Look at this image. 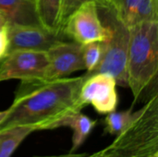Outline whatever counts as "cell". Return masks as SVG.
Masks as SVG:
<instances>
[{
	"label": "cell",
	"mask_w": 158,
	"mask_h": 157,
	"mask_svg": "<svg viewBox=\"0 0 158 157\" xmlns=\"http://www.w3.org/2000/svg\"><path fill=\"white\" fill-rule=\"evenodd\" d=\"M84 75L53 81H23L18 87L6 118L0 130L14 126H30L38 130L47 128L65 115L81 111L80 89Z\"/></svg>",
	"instance_id": "obj_1"
},
{
	"label": "cell",
	"mask_w": 158,
	"mask_h": 157,
	"mask_svg": "<svg viewBox=\"0 0 158 157\" xmlns=\"http://www.w3.org/2000/svg\"><path fill=\"white\" fill-rule=\"evenodd\" d=\"M158 71V21H143L130 27L127 81L134 102L156 79Z\"/></svg>",
	"instance_id": "obj_2"
},
{
	"label": "cell",
	"mask_w": 158,
	"mask_h": 157,
	"mask_svg": "<svg viewBox=\"0 0 158 157\" xmlns=\"http://www.w3.org/2000/svg\"><path fill=\"white\" fill-rule=\"evenodd\" d=\"M105 157H149L158 152V95L134 112L127 127L104 149Z\"/></svg>",
	"instance_id": "obj_3"
},
{
	"label": "cell",
	"mask_w": 158,
	"mask_h": 157,
	"mask_svg": "<svg viewBox=\"0 0 158 157\" xmlns=\"http://www.w3.org/2000/svg\"><path fill=\"white\" fill-rule=\"evenodd\" d=\"M100 19L103 23L108 25L112 34L105 43V51L101 62L97 68L86 76L105 73L111 75L117 81V85L128 87L127 81V57L130 44V27L117 16L114 8L107 0L97 4Z\"/></svg>",
	"instance_id": "obj_4"
},
{
	"label": "cell",
	"mask_w": 158,
	"mask_h": 157,
	"mask_svg": "<svg viewBox=\"0 0 158 157\" xmlns=\"http://www.w3.org/2000/svg\"><path fill=\"white\" fill-rule=\"evenodd\" d=\"M62 32L81 45L94 42L106 43L112 34L110 27L100 19L95 1H87L78 6L65 19Z\"/></svg>",
	"instance_id": "obj_5"
},
{
	"label": "cell",
	"mask_w": 158,
	"mask_h": 157,
	"mask_svg": "<svg viewBox=\"0 0 158 157\" xmlns=\"http://www.w3.org/2000/svg\"><path fill=\"white\" fill-rule=\"evenodd\" d=\"M48 64L45 51L15 50L0 61V81L43 80Z\"/></svg>",
	"instance_id": "obj_6"
},
{
	"label": "cell",
	"mask_w": 158,
	"mask_h": 157,
	"mask_svg": "<svg viewBox=\"0 0 158 157\" xmlns=\"http://www.w3.org/2000/svg\"><path fill=\"white\" fill-rule=\"evenodd\" d=\"M79 104L81 108L91 105L101 115L116 111L118 105L116 80L105 73L84 75L79 93Z\"/></svg>",
	"instance_id": "obj_7"
},
{
	"label": "cell",
	"mask_w": 158,
	"mask_h": 157,
	"mask_svg": "<svg viewBox=\"0 0 158 157\" xmlns=\"http://www.w3.org/2000/svg\"><path fill=\"white\" fill-rule=\"evenodd\" d=\"M82 47L83 45L74 41L69 43L61 41L49 48L46 51L48 64L43 80H57L84 69Z\"/></svg>",
	"instance_id": "obj_8"
},
{
	"label": "cell",
	"mask_w": 158,
	"mask_h": 157,
	"mask_svg": "<svg viewBox=\"0 0 158 157\" xmlns=\"http://www.w3.org/2000/svg\"><path fill=\"white\" fill-rule=\"evenodd\" d=\"M9 49L15 50L47 51L62 40L59 36L46 30L43 26L34 25H8Z\"/></svg>",
	"instance_id": "obj_9"
},
{
	"label": "cell",
	"mask_w": 158,
	"mask_h": 157,
	"mask_svg": "<svg viewBox=\"0 0 158 157\" xmlns=\"http://www.w3.org/2000/svg\"><path fill=\"white\" fill-rule=\"evenodd\" d=\"M97 120H94L88 116L81 113V111L78 112H71L58 120L52 123L48 128L47 130H56L62 127H68L72 130V145L69 153L77 152L81 146L87 140L89 135L94 130V127L96 126Z\"/></svg>",
	"instance_id": "obj_10"
},
{
	"label": "cell",
	"mask_w": 158,
	"mask_h": 157,
	"mask_svg": "<svg viewBox=\"0 0 158 157\" xmlns=\"http://www.w3.org/2000/svg\"><path fill=\"white\" fill-rule=\"evenodd\" d=\"M0 14L7 25L42 26L33 0H0Z\"/></svg>",
	"instance_id": "obj_11"
},
{
	"label": "cell",
	"mask_w": 158,
	"mask_h": 157,
	"mask_svg": "<svg viewBox=\"0 0 158 157\" xmlns=\"http://www.w3.org/2000/svg\"><path fill=\"white\" fill-rule=\"evenodd\" d=\"M41 25L59 36L62 33L63 0H33Z\"/></svg>",
	"instance_id": "obj_12"
},
{
	"label": "cell",
	"mask_w": 158,
	"mask_h": 157,
	"mask_svg": "<svg viewBox=\"0 0 158 157\" xmlns=\"http://www.w3.org/2000/svg\"><path fill=\"white\" fill-rule=\"evenodd\" d=\"M36 131L30 126H14L0 130V157H11L22 142Z\"/></svg>",
	"instance_id": "obj_13"
},
{
	"label": "cell",
	"mask_w": 158,
	"mask_h": 157,
	"mask_svg": "<svg viewBox=\"0 0 158 157\" xmlns=\"http://www.w3.org/2000/svg\"><path fill=\"white\" fill-rule=\"evenodd\" d=\"M134 115L132 106L124 111H114L106 115L104 119L105 132L110 135L117 136L131 122Z\"/></svg>",
	"instance_id": "obj_14"
},
{
	"label": "cell",
	"mask_w": 158,
	"mask_h": 157,
	"mask_svg": "<svg viewBox=\"0 0 158 157\" xmlns=\"http://www.w3.org/2000/svg\"><path fill=\"white\" fill-rule=\"evenodd\" d=\"M105 51V43L94 42L84 44L82 47V57L86 74L93 72L102 60Z\"/></svg>",
	"instance_id": "obj_15"
},
{
	"label": "cell",
	"mask_w": 158,
	"mask_h": 157,
	"mask_svg": "<svg viewBox=\"0 0 158 157\" xmlns=\"http://www.w3.org/2000/svg\"><path fill=\"white\" fill-rule=\"evenodd\" d=\"M107 1L114 8L119 19H121L129 27L133 25L140 0H107Z\"/></svg>",
	"instance_id": "obj_16"
},
{
	"label": "cell",
	"mask_w": 158,
	"mask_h": 157,
	"mask_svg": "<svg viewBox=\"0 0 158 157\" xmlns=\"http://www.w3.org/2000/svg\"><path fill=\"white\" fill-rule=\"evenodd\" d=\"M143 21H158V0H140L133 25Z\"/></svg>",
	"instance_id": "obj_17"
},
{
	"label": "cell",
	"mask_w": 158,
	"mask_h": 157,
	"mask_svg": "<svg viewBox=\"0 0 158 157\" xmlns=\"http://www.w3.org/2000/svg\"><path fill=\"white\" fill-rule=\"evenodd\" d=\"M87 1H95L97 4L102 3L106 0H63V7H62V26L65 19L82 3Z\"/></svg>",
	"instance_id": "obj_18"
},
{
	"label": "cell",
	"mask_w": 158,
	"mask_h": 157,
	"mask_svg": "<svg viewBox=\"0 0 158 157\" xmlns=\"http://www.w3.org/2000/svg\"><path fill=\"white\" fill-rule=\"evenodd\" d=\"M9 49V37H8V25L0 28V61L8 54Z\"/></svg>",
	"instance_id": "obj_19"
},
{
	"label": "cell",
	"mask_w": 158,
	"mask_h": 157,
	"mask_svg": "<svg viewBox=\"0 0 158 157\" xmlns=\"http://www.w3.org/2000/svg\"><path fill=\"white\" fill-rule=\"evenodd\" d=\"M87 154H79V153H68L65 155H48V156H37V157H86Z\"/></svg>",
	"instance_id": "obj_20"
},
{
	"label": "cell",
	"mask_w": 158,
	"mask_h": 157,
	"mask_svg": "<svg viewBox=\"0 0 158 157\" xmlns=\"http://www.w3.org/2000/svg\"><path fill=\"white\" fill-rule=\"evenodd\" d=\"M7 115H8V108L4 111H0V124L6 118Z\"/></svg>",
	"instance_id": "obj_21"
},
{
	"label": "cell",
	"mask_w": 158,
	"mask_h": 157,
	"mask_svg": "<svg viewBox=\"0 0 158 157\" xmlns=\"http://www.w3.org/2000/svg\"><path fill=\"white\" fill-rule=\"evenodd\" d=\"M86 157H105V152H104V149L99 151V152H96V153H94L92 155H88Z\"/></svg>",
	"instance_id": "obj_22"
},
{
	"label": "cell",
	"mask_w": 158,
	"mask_h": 157,
	"mask_svg": "<svg viewBox=\"0 0 158 157\" xmlns=\"http://www.w3.org/2000/svg\"><path fill=\"white\" fill-rule=\"evenodd\" d=\"M6 25H7V23H6V21L5 20V19L2 17V15L0 14V28H2V27H4V26H6Z\"/></svg>",
	"instance_id": "obj_23"
},
{
	"label": "cell",
	"mask_w": 158,
	"mask_h": 157,
	"mask_svg": "<svg viewBox=\"0 0 158 157\" xmlns=\"http://www.w3.org/2000/svg\"><path fill=\"white\" fill-rule=\"evenodd\" d=\"M149 157H158V152L156 153H155V154H153L152 155H150Z\"/></svg>",
	"instance_id": "obj_24"
}]
</instances>
